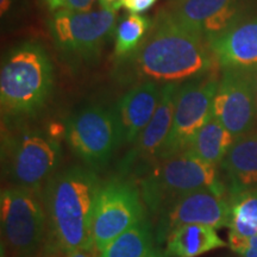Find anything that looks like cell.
I'll list each match as a JSON object with an SVG mask.
<instances>
[{
	"label": "cell",
	"mask_w": 257,
	"mask_h": 257,
	"mask_svg": "<svg viewBox=\"0 0 257 257\" xmlns=\"http://www.w3.org/2000/svg\"><path fill=\"white\" fill-rule=\"evenodd\" d=\"M101 184L95 170L83 166L68 167L47 182L42 193L47 213V253L94 250L92 220Z\"/></svg>",
	"instance_id": "6da1fadb"
},
{
	"label": "cell",
	"mask_w": 257,
	"mask_h": 257,
	"mask_svg": "<svg viewBox=\"0 0 257 257\" xmlns=\"http://www.w3.org/2000/svg\"><path fill=\"white\" fill-rule=\"evenodd\" d=\"M135 68L149 81L178 83L201 75L212 60L202 36L180 24L169 12H163L152 34L134 54Z\"/></svg>",
	"instance_id": "7a4b0ae2"
},
{
	"label": "cell",
	"mask_w": 257,
	"mask_h": 257,
	"mask_svg": "<svg viewBox=\"0 0 257 257\" xmlns=\"http://www.w3.org/2000/svg\"><path fill=\"white\" fill-rule=\"evenodd\" d=\"M53 63L44 48L25 42L6 55L0 73L3 117L24 118L46 105L53 89Z\"/></svg>",
	"instance_id": "3957f363"
},
{
	"label": "cell",
	"mask_w": 257,
	"mask_h": 257,
	"mask_svg": "<svg viewBox=\"0 0 257 257\" xmlns=\"http://www.w3.org/2000/svg\"><path fill=\"white\" fill-rule=\"evenodd\" d=\"M137 185L148 211L156 217L189 193L208 189L225 197L227 192L219 179L217 167L189 152L159 161L140 176Z\"/></svg>",
	"instance_id": "277c9868"
},
{
	"label": "cell",
	"mask_w": 257,
	"mask_h": 257,
	"mask_svg": "<svg viewBox=\"0 0 257 257\" xmlns=\"http://www.w3.org/2000/svg\"><path fill=\"white\" fill-rule=\"evenodd\" d=\"M2 246L11 257H32L47 238V213L42 193L6 187L0 194Z\"/></svg>",
	"instance_id": "5b68a950"
},
{
	"label": "cell",
	"mask_w": 257,
	"mask_h": 257,
	"mask_svg": "<svg viewBox=\"0 0 257 257\" xmlns=\"http://www.w3.org/2000/svg\"><path fill=\"white\" fill-rule=\"evenodd\" d=\"M62 152L54 137L37 130L19 131L3 144V170L16 187L40 192L59 168Z\"/></svg>",
	"instance_id": "8992f818"
},
{
	"label": "cell",
	"mask_w": 257,
	"mask_h": 257,
	"mask_svg": "<svg viewBox=\"0 0 257 257\" xmlns=\"http://www.w3.org/2000/svg\"><path fill=\"white\" fill-rule=\"evenodd\" d=\"M146 210L140 187L127 176L118 174L102 182L93 212V249L99 253L119 234L146 219Z\"/></svg>",
	"instance_id": "52a82bcc"
},
{
	"label": "cell",
	"mask_w": 257,
	"mask_h": 257,
	"mask_svg": "<svg viewBox=\"0 0 257 257\" xmlns=\"http://www.w3.org/2000/svg\"><path fill=\"white\" fill-rule=\"evenodd\" d=\"M64 136L73 153L95 170L107 165L121 136L114 110L88 105L67 120Z\"/></svg>",
	"instance_id": "ba28073f"
},
{
	"label": "cell",
	"mask_w": 257,
	"mask_h": 257,
	"mask_svg": "<svg viewBox=\"0 0 257 257\" xmlns=\"http://www.w3.org/2000/svg\"><path fill=\"white\" fill-rule=\"evenodd\" d=\"M115 11L102 8L98 11L78 12L59 10L50 23L57 48L68 56L92 61L114 30Z\"/></svg>",
	"instance_id": "9c48e42d"
},
{
	"label": "cell",
	"mask_w": 257,
	"mask_h": 257,
	"mask_svg": "<svg viewBox=\"0 0 257 257\" xmlns=\"http://www.w3.org/2000/svg\"><path fill=\"white\" fill-rule=\"evenodd\" d=\"M219 81L198 80L180 86L176 94L172 127L159 161L169 159L188 149L200 128L213 117V100Z\"/></svg>",
	"instance_id": "30bf717a"
},
{
	"label": "cell",
	"mask_w": 257,
	"mask_h": 257,
	"mask_svg": "<svg viewBox=\"0 0 257 257\" xmlns=\"http://www.w3.org/2000/svg\"><path fill=\"white\" fill-rule=\"evenodd\" d=\"M213 117L234 138L251 131L257 118V73L252 68H225L213 100Z\"/></svg>",
	"instance_id": "8fae6325"
},
{
	"label": "cell",
	"mask_w": 257,
	"mask_h": 257,
	"mask_svg": "<svg viewBox=\"0 0 257 257\" xmlns=\"http://www.w3.org/2000/svg\"><path fill=\"white\" fill-rule=\"evenodd\" d=\"M157 218L155 239L159 243H166L173 231L185 225L202 224L216 230L227 227L230 221L229 198L208 189L193 192L173 202Z\"/></svg>",
	"instance_id": "7c38bea8"
},
{
	"label": "cell",
	"mask_w": 257,
	"mask_h": 257,
	"mask_svg": "<svg viewBox=\"0 0 257 257\" xmlns=\"http://www.w3.org/2000/svg\"><path fill=\"white\" fill-rule=\"evenodd\" d=\"M178 83H167L162 87L160 104L155 114L140 135L131 150L120 160L118 172L121 176H142L159 162V157L172 127Z\"/></svg>",
	"instance_id": "4fadbf2b"
},
{
	"label": "cell",
	"mask_w": 257,
	"mask_h": 257,
	"mask_svg": "<svg viewBox=\"0 0 257 257\" xmlns=\"http://www.w3.org/2000/svg\"><path fill=\"white\" fill-rule=\"evenodd\" d=\"M168 12L180 24L211 40L233 27L239 0H176Z\"/></svg>",
	"instance_id": "5bb4252c"
},
{
	"label": "cell",
	"mask_w": 257,
	"mask_h": 257,
	"mask_svg": "<svg viewBox=\"0 0 257 257\" xmlns=\"http://www.w3.org/2000/svg\"><path fill=\"white\" fill-rule=\"evenodd\" d=\"M162 88L155 81H144L130 88L118 100L114 112L121 143L133 144L152 120L160 104Z\"/></svg>",
	"instance_id": "9a60e30c"
},
{
	"label": "cell",
	"mask_w": 257,
	"mask_h": 257,
	"mask_svg": "<svg viewBox=\"0 0 257 257\" xmlns=\"http://www.w3.org/2000/svg\"><path fill=\"white\" fill-rule=\"evenodd\" d=\"M208 42L212 53L224 68L257 66V19L232 27Z\"/></svg>",
	"instance_id": "2e32d148"
},
{
	"label": "cell",
	"mask_w": 257,
	"mask_h": 257,
	"mask_svg": "<svg viewBox=\"0 0 257 257\" xmlns=\"http://www.w3.org/2000/svg\"><path fill=\"white\" fill-rule=\"evenodd\" d=\"M220 167L229 182L230 195L257 185V131L237 137Z\"/></svg>",
	"instance_id": "e0dca14e"
},
{
	"label": "cell",
	"mask_w": 257,
	"mask_h": 257,
	"mask_svg": "<svg viewBox=\"0 0 257 257\" xmlns=\"http://www.w3.org/2000/svg\"><path fill=\"white\" fill-rule=\"evenodd\" d=\"M226 246L214 227L202 224L180 226L166 240V253L170 257H198Z\"/></svg>",
	"instance_id": "ac0fdd59"
},
{
	"label": "cell",
	"mask_w": 257,
	"mask_h": 257,
	"mask_svg": "<svg viewBox=\"0 0 257 257\" xmlns=\"http://www.w3.org/2000/svg\"><path fill=\"white\" fill-rule=\"evenodd\" d=\"M234 138L217 118L212 117L195 135L188 149L193 155L213 166H220Z\"/></svg>",
	"instance_id": "d6986e66"
},
{
	"label": "cell",
	"mask_w": 257,
	"mask_h": 257,
	"mask_svg": "<svg viewBox=\"0 0 257 257\" xmlns=\"http://www.w3.org/2000/svg\"><path fill=\"white\" fill-rule=\"evenodd\" d=\"M152 223L143 219L108 243L98 257H146L154 249Z\"/></svg>",
	"instance_id": "ffe728a7"
},
{
	"label": "cell",
	"mask_w": 257,
	"mask_h": 257,
	"mask_svg": "<svg viewBox=\"0 0 257 257\" xmlns=\"http://www.w3.org/2000/svg\"><path fill=\"white\" fill-rule=\"evenodd\" d=\"M229 234L239 238L257 236V188L231 194Z\"/></svg>",
	"instance_id": "44dd1931"
},
{
	"label": "cell",
	"mask_w": 257,
	"mask_h": 257,
	"mask_svg": "<svg viewBox=\"0 0 257 257\" xmlns=\"http://www.w3.org/2000/svg\"><path fill=\"white\" fill-rule=\"evenodd\" d=\"M152 28V21L138 14H131L121 19L115 28V56L121 59L136 51Z\"/></svg>",
	"instance_id": "7402d4cb"
},
{
	"label": "cell",
	"mask_w": 257,
	"mask_h": 257,
	"mask_svg": "<svg viewBox=\"0 0 257 257\" xmlns=\"http://www.w3.org/2000/svg\"><path fill=\"white\" fill-rule=\"evenodd\" d=\"M229 246L240 257H257V236L239 238L229 234Z\"/></svg>",
	"instance_id": "603a6c76"
},
{
	"label": "cell",
	"mask_w": 257,
	"mask_h": 257,
	"mask_svg": "<svg viewBox=\"0 0 257 257\" xmlns=\"http://www.w3.org/2000/svg\"><path fill=\"white\" fill-rule=\"evenodd\" d=\"M95 0H64V8L70 11L87 12L91 11V8Z\"/></svg>",
	"instance_id": "cb8c5ba5"
},
{
	"label": "cell",
	"mask_w": 257,
	"mask_h": 257,
	"mask_svg": "<svg viewBox=\"0 0 257 257\" xmlns=\"http://www.w3.org/2000/svg\"><path fill=\"white\" fill-rule=\"evenodd\" d=\"M155 2L156 0H128L124 8L133 12V14H140V12H143L152 8L155 4Z\"/></svg>",
	"instance_id": "d4e9b609"
},
{
	"label": "cell",
	"mask_w": 257,
	"mask_h": 257,
	"mask_svg": "<svg viewBox=\"0 0 257 257\" xmlns=\"http://www.w3.org/2000/svg\"><path fill=\"white\" fill-rule=\"evenodd\" d=\"M44 257H98V252L94 250H79V251L61 253V252H53L47 253Z\"/></svg>",
	"instance_id": "484cf974"
},
{
	"label": "cell",
	"mask_w": 257,
	"mask_h": 257,
	"mask_svg": "<svg viewBox=\"0 0 257 257\" xmlns=\"http://www.w3.org/2000/svg\"><path fill=\"white\" fill-rule=\"evenodd\" d=\"M100 5L102 8L114 10V11H117L118 9L121 8L119 4V0H100Z\"/></svg>",
	"instance_id": "4316f807"
},
{
	"label": "cell",
	"mask_w": 257,
	"mask_h": 257,
	"mask_svg": "<svg viewBox=\"0 0 257 257\" xmlns=\"http://www.w3.org/2000/svg\"><path fill=\"white\" fill-rule=\"evenodd\" d=\"M51 11H59L64 8V0H46Z\"/></svg>",
	"instance_id": "83f0119b"
},
{
	"label": "cell",
	"mask_w": 257,
	"mask_h": 257,
	"mask_svg": "<svg viewBox=\"0 0 257 257\" xmlns=\"http://www.w3.org/2000/svg\"><path fill=\"white\" fill-rule=\"evenodd\" d=\"M12 2L14 0H0V12H2V16H4L9 11L12 5Z\"/></svg>",
	"instance_id": "f1b7e54d"
},
{
	"label": "cell",
	"mask_w": 257,
	"mask_h": 257,
	"mask_svg": "<svg viewBox=\"0 0 257 257\" xmlns=\"http://www.w3.org/2000/svg\"><path fill=\"white\" fill-rule=\"evenodd\" d=\"M146 257H170V256L167 255L166 252H165V253H163V252H161L160 250L153 249L152 251H150L149 253H148V255H147Z\"/></svg>",
	"instance_id": "f546056e"
},
{
	"label": "cell",
	"mask_w": 257,
	"mask_h": 257,
	"mask_svg": "<svg viewBox=\"0 0 257 257\" xmlns=\"http://www.w3.org/2000/svg\"><path fill=\"white\" fill-rule=\"evenodd\" d=\"M2 257H9V253L6 252V250L4 246H2Z\"/></svg>",
	"instance_id": "4dcf8cb0"
}]
</instances>
